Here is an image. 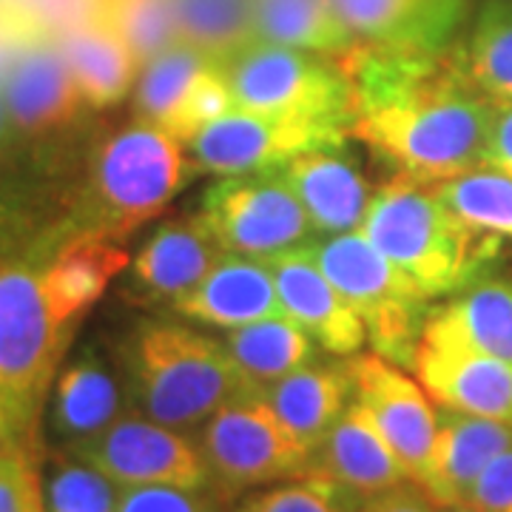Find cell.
<instances>
[{
	"label": "cell",
	"instance_id": "obj_9",
	"mask_svg": "<svg viewBox=\"0 0 512 512\" xmlns=\"http://www.w3.org/2000/svg\"><path fill=\"white\" fill-rule=\"evenodd\" d=\"M197 217L222 254L254 259L291 251L316 234L282 168L222 177L202 194Z\"/></svg>",
	"mask_w": 512,
	"mask_h": 512
},
{
	"label": "cell",
	"instance_id": "obj_27",
	"mask_svg": "<svg viewBox=\"0 0 512 512\" xmlns=\"http://www.w3.org/2000/svg\"><path fill=\"white\" fill-rule=\"evenodd\" d=\"M222 345L256 390L279 382L313 359V336L285 313L225 330Z\"/></svg>",
	"mask_w": 512,
	"mask_h": 512
},
{
	"label": "cell",
	"instance_id": "obj_14",
	"mask_svg": "<svg viewBox=\"0 0 512 512\" xmlns=\"http://www.w3.org/2000/svg\"><path fill=\"white\" fill-rule=\"evenodd\" d=\"M274 274L282 313L305 328L322 350L333 356H356L365 348L367 328L348 299L316 265L308 242L265 259Z\"/></svg>",
	"mask_w": 512,
	"mask_h": 512
},
{
	"label": "cell",
	"instance_id": "obj_40",
	"mask_svg": "<svg viewBox=\"0 0 512 512\" xmlns=\"http://www.w3.org/2000/svg\"><path fill=\"white\" fill-rule=\"evenodd\" d=\"M356 512H439V504L416 481H404L387 493L367 498Z\"/></svg>",
	"mask_w": 512,
	"mask_h": 512
},
{
	"label": "cell",
	"instance_id": "obj_34",
	"mask_svg": "<svg viewBox=\"0 0 512 512\" xmlns=\"http://www.w3.org/2000/svg\"><path fill=\"white\" fill-rule=\"evenodd\" d=\"M94 9L126 37L140 66L180 40L174 0H97Z\"/></svg>",
	"mask_w": 512,
	"mask_h": 512
},
{
	"label": "cell",
	"instance_id": "obj_8",
	"mask_svg": "<svg viewBox=\"0 0 512 512\" xmlns=\"http://www.w3.org/2000/svg\"><path fill=\"white\" fill-rule=\"evenodd\" d=\"M197 447L208 467V487L220 495L305 476L313 464L311 447L282 424L259 390L220 407L200 427Z\"/></svg>",
	"mask_w": 512,
	"mask_h": 512
},
{
	"label": "cell",
	"instance_id": "obj_23",
	"mask_svg": "<svg viewBox=\"0 0 512 512\" xmlns=\"http://www.w3.org/2000/svg\"><path fill=\"white\" fill-rule=\"evenodd\" d=\"M356 40L441 52L464 15V0H333Z\"/></svg>",
	"mask_w": 512,
	"mask_h": 512
},
{
	"label": "cell",
	"instance_id": "obj_2",
	"mask_svg": "<svg viewBox=\"0 0 512 512\" xmlns=\"http://www.w3.org/2000/svg\"><path fill=\"white\" fill-rule=\"evenodd\" d=\"M128 410L174 430H200L220 407L256 390L222 342L174 322H143L123 345Z\"/></svg>",
	"mask_w": 512,
	"mask_h": 512
},
{
	"label": "cell",
	"instance_id": "obj_24",
	"mask_svg": "<svg viewBox=\"0 0 512 512\" xmlns=\"http://www.w3.org/2000/svg\"><path fill=\"white\" fill-rule=\"evenodd\" d=\"M128 251L120 239L100 234H77L60 242L40 271L43 293L52 316L66 330L80 313H86L106 293L109 282L128 268Z\"/></svg>",
	"mask_w": 512,
	"mask_h": 512
},
{
	"label": "cell",
	"instance_id": "obj_6",
	"mask_svg": "<svg viewBox=\"0 0 512 512\" xmlns=\"http://www.w3.org/2000/svg\"><path fill=\"white\" fill-rule=\"evenodd\" d=\"M316 265L362 316L373 353L413 367L430 296L362 234H330L308 242Z\"/></svg>",
	"mask_w": 512,
	"mask_h": 512
},
{
	"label": "cell",
	"instance_id": "obj_7",
	"mask_svg": "<svg viewBox=\"0 0 512 512\" xmlns=\"http://www.w3.org/2000/svg\"><path fill=\"white\" fill-rule=\"evenodd\" d=\"M220 66L234 109L339 120L350 131V86L336 57L256 37Z\"/></svg>",
	"mask_w": 512,
	"mask_h": 512
},
{
	"label": "cell",
	"instance_id": "obj_19",
	"mask_svg": "<svg viewBox=\"0 0 512 512\" xmlns=\"http://www.w3.org/2000/svg\"><path fill=\"white\" fill-rule=\"evenodd\" d=\"M512 447V421L439 410V439L430 470L419 487L439 507L464 504L484 467Z\"/></svg>",
	"mask_w": 512,
	"mask_h": 512
},
{
	"label": "cell",
	"instance_id": "obj_26",
	"mask_svg": "<svg viewBox=\"0 0 512 512\" xmlns=\"http://www.w3.org/2000/svg\"><path fill=\"white\" fill-rule=\"evenodd\" d=\"M259 393L293 436L316 453L319 441L353 402V376L350 365L308 362Z\"/></svg>",
	"mask_w": 512,
	"mask_h": 512
},
{
	"label": "cell",
	"instance_id": "obj_16",
	"mask_svg": "<svg viewBox=\"0 0 512 512\" xmlns=\"http://www.w3.org/2000/svg\"><path fill=\"white\" fill-rule=\"evenodd\" d=\"M308 473L328 478L342 493L365 504L367 498L382 495L404 481H413L404 470L402 458L387 444L379 427L356 402L319 441Z\"/></svg>",
	"mask_w": 512,
	"mask_h": 512
},
{
	"label": "cell",
	"instance_id": "obj_36",
	"mask_svg": "<svg viewBox=\"0 0 512 512\" xmlns=\"http://www.w3.org/2000/svg\"><path fill=\"white\" fill-rule=\"evenodd\" d=\"M231 109H234V94L222 74V66L214 63L202 74H197V80L188 86L180 106L171 111L163 128L180 143H191L202 128L220 120L222 114H228Z\"/></svg>",
	"mask_w": 512,
	"mask_h": 512
},
{
	"label": "cell",
	"instance_id": "obj_22",
	"mask_svg": "<svg viewBox=\"0 0 512 512\" xmlns=\"http://www.w3.org/2000/svg\"><path fill=\"white\" fill-rule=\"evenodd\" d=\"M421 336L453 342L512 365V279L476 276L427 313Z\"/></svg>",
	"mask_w": 512,
	"mask_h": 512
},
{
	"label": "cell",
	"instance_id": "obj_37",
	"mask_svg": "<svg viewBox=\"0 0 512 512\" xmlns=\"http://www.w3.org/2000/svg\"><path fill=\"white\" fill-rule=\"evenodd\" d=\"M40 453L20 447L0 458V512H43Z\"/></svg>",
	"mask_w": 512,
	"mask_h": 512
},
{
	"label": "cell",
	"instance_id": "obj_4",
	"mask_svg": "<svg viewBox=\"0 0 512 512\" xmlns=\"http://www.w3.org/2000/svg\"><path fill=\"white\" fill-rule=\"evenodd\" d=\"M183 143L165 128L134 120L94 148L72 231L126 239L154 220L185 183Z\"/></svg>",
	"mask_w": 512,
	"mask_h": 512
},
{
	"label": "cell",
	"instance_id": "obj_5",
	"mask_svg": "<svg viewBox=\"0 0 512 512\" xmlns=\"http://www.w3.org/2000/svg\"><path fill=\"white\" fill-rule=\"evenodd\" d=\"M69 342L52 316L35 265L0 256V419L23 447H37V427Z\"/></svg>",
	"mask_w": 512,
	"mask_h": 512
},
{
	"label": "cell",
	"instance_id": "obj_38",
	"mask_svg": "<svg viewBox=\"0 0 512 512\" xmlns=\"http://www.w3.org/2000/svg\"><path fill=\"white\" fill-rule=\"evenodd\" d=\"M117 512H222V507L205 487L140 484L123 487Z\"/></svg>",
	"mask_w": 512,
	"mask_h": 512
},
{
	"label": "cell",
	"instance_id": "obj_41",
	"mask_svg": "<svg viewBox=\"0 0 512 512\" xmlns=\"http://www.w3.org/2000/svg\"><path fill=\"white\" fill-rule=\"evenodd\" d=\"M484 165L512 174V100H495L493 128L487 140Z\"/></svg>",
	"mask_w": 512,
	"mask_h": 512
},
{
	"label": "cell",
	"instance_id": "obj_33",
	"mask_svg": "<svg viewBox=\"0 0 512 512\" xmlns=\"http://www.w3.org/2000/svg\"><path fill=\"white\" fill-rule=\"evenodd\" d=\"M461 57L481 92L512 100V0L484 3Z\"/></svg>",
	"mask_w": 512,
	"mask_h": 512
},
{
	"label": "cell",
	"instance_id": "obj_39",
	"mask_svg": "<svg viewBox=\"0 0 512 512\" xmlns=\"http://www.w3.org/2000/svg\"><path fill=\"white\" fill-rule=\"evenodd\" d=\"M464 504L478 512H512V447L484 467Z\"/></svg>",
	"mask_w": 512,
	"mask_h": 512
},
{
	"label": "cell",
	"instance_id": "obj_25",
	"mask_svg": "<svg viewBox=\"0 0 512 512\" xmlns=\"http://www.w3.org/2000/svg\"><path fill=\"white\" fill-rule=\"evenodd\" d=\"M60 49L89 109H109L120 103L140 74V63L126 37L97 9L63 32Z\"/></svg>",
	"mask_w": 512,
	"mask_h": 512
},
{
	"label": "cell",
	"instance_id": "obj_10",
	"mask_svg": "<svg viewBox=\"0 0 512 512\" xmlns=\"http://www.w3.org/2000/svg\"><path fill=\"white\" fill-rule=\"evenodd\" d=\"M345 137L350 131L339 120L231 109L185 146L197 171L237 177L285 168L308 151L342 148Z\"/></svg>",
	"mask_w": 512,
	"mask_h": 512
},
{
	"label": "cell",
	"instance_id": "obj_42",
	"mask_svg": "<svg viewBox=\"0 0 512 512\" xmlns=\"http://www.w3.org/2000/svg\"><path fill=\"white\" fill-rule=\"evenodd\" d=\"M15 140H18V134H15V128H12L9 111H6V103H3V94H0V154L12 146Z\"/></svg>",
	"mask_w": 512,
	"mask_h": 512
},
{
	"label": "cell",
	"instance_id": "obj_3",
	"mask_svg": "<svg viewBox=\"0 0 512 512\" xmlns=\"http://www.w3.org/2000/svg\"><path fill=\"white\" fill-rule=\"evenodd\" d=\"M362 234L430 299L473 282L501 242L458 220L433 183L407 174H396L373 194Z\"/></svg>",
	"mask_w": 512,
	"mask_h": 512
},
{
	"label": "cell",
	"instance_id": "obj_13",
	"mask_svg": "<svg viewBox=\"0 0 512 512\" xmlns=\"http://www.w3.org/2000/svg\"><path fill=\"white\" fill-rule=\"evenodd\" d=\"M0 94L15 134L29 140L66 131L89 109L74 83L60 40H49L46 35L29 40L12 57Z\"/></svg>",
	"mask_w": 512,
	"mask_h": 512
},
{
	"label": "cell",
	"instance_id": "obj_15",
	"mask_svg": "<svg viewBox=\"0 0 512 512\" xmlns=\"http://www.w3.org/2000/svg\"><path fill=\"white\" fill-rule=\"evenodd\" d=\"M413 370L430 399L447 410L512 421V365L476 350L421 336Z\"/></svg>",
	"mask_w": 512,
	"mask_h": 512
},
{
	"label": "cell",
	"instance_id": "obj_18",
	"mask_svg": "<svg viewBox=\"0 0 512 512\" xmlns=\"http://www.w3.org/2000/svg\"><path fill=\"white\" fill-rule=\"evenodd\" d=\"M222 256L200 217L165 222L131 262V291L148 302H168L171 308L200 285Z\"/></svg>",
	"mask_w": 512,
	"mask_h": 512
},
{
	"label": "cell",
	"instance_id": "obj_11",
	"mask_svg": "<svg viewBox=\"0 0 512 512\" xmlns=\"http://www.w3.org/2000/svg\"><path fill=\"white\" fill-rule=\"evenodd\" d=\"M72 453L103 470L120 487H208V467L197 441L134 410H126L100 436L74 447Z\"/></svg>",
	"mask_w": 512,
	"mask_h": 512
},
{
	"label": "cell",
	"instance_id": "obj_32",
	"mask_svg": "<svg viewBox=\"0 0 512 512\" xmlns=\"http://www.w3.org/2000/svg\"><path fill=\"white\" fill-rule=\"evenodd\" d=\"M174 15L180 40L220 63L259 37L251 0H174Z\"/></svg>",
	"mask_w": 512,
	"mask_h": 512
},
{
	"label": "cell",
	"instance_id": "obj_43",
	"mask_svg": "<svg viewBox=\"0 0 512 512\" xmlns=\"http://www.w3.org/2000/svg\"><path fill=\"white\" fill-rule=\"evenodd\" d=\"M20 447H23V444L18 441V436L9 430V424H6V421L0 419V458H6L9 453L20 450ZM29 450H32V447H29ZM37 453H40V450H37Z\"/></svg>",
	"mask_w": 512,
	"mask_h": 512
},
{
	"label": "cell",
	"instance_id": "obj_35",
	"mask_svg": "<svg viewBox=\"0 0 512 512\" xmlns=\"http://www.w3.org/2000/svg\"><path fill=\"white\" fill-rule=\"evenodd\" d=\"M234 512H353V498L328 478L305 473L248 495Z\"/></svg>",
	"mask_w": 512,
	"mask_h": 512
},
{
	"label": "cell",
	"instance_id": "obj_28",
	"mask_svg": "<svg viewBox=\"0 0 512 512\" xmlns=\"http://www.w3.org/2000/svg\"><path fill=\"white\" fill-rule=\"evenodd\" d=\"M256 35L271 43L342 57L359 40L339 18L333 0H251Z\"/></svg>",
	"mask_w": 512,
	"mask_h": 512
},
{
	"label": "cell",
	"instance_id": "obj_44",
	"mask_svg": "<svg viewBox=\"0 0 512 512\" xmlns=\"http://www.w3.org/2000/svg\"><path fill=\"white\" fill-rule=\"evenodd\" d=\"M439 512H478L476 507L470 504H447V507H439Z\"/></svg>",
	"mask_w": 512,
	"mask_h": 512
},
{
	"label": "cell",
	"instance_id": "obj_30",
	"mask_svg": "<svg viewBox=\"0 0 512 512\" xmlns=\"http://www.w3.org/2000/svg\"><path fill=\"white\" fill-rule=\"evenodd\" d=\"M444 205L481 234L512 239V174L476 165L458 177L433 183Z\"/></svg>",
	"mask_w": 512,
	"mask_h": 512
},
{
	"label": "cell",
	"instance_id": "obj_1",
	"mask_svg": "<svg viewBox=\"0 0 512 512\" xmlns=\"http://www.w3.org/2000/svg\"><path fill=\"white\" fill-rule=\"evenodd\" d=\"M350 86V137L421 183L484 165L495 100L467 74L464 57L353 46L342 55Z\"/></svg>",
	"mask_w": 512,
	"mask_h": 512
},
{
	"label": "cell",
	"instance_id": "obj_29",
	"mask_svg": "<svg viewBox=\"0 0 512 512\" xmlns=\"http://www.w3.org/2000/svg\"><path fill=\"white\" fill-rule=\"evenodd\" d=\"M43 512H117L123 487L86 458L57 447L40 453Z\"/></svg>",
	"mask_w": 512,
	"mask_h": 512
},
{
	"label": "cell",
	"instance_id": "obj_20",
	"mask_svg": "<svg viewBox=\"0 0 512 512\" xmlns=\"http://www.w3.org/2000/svg\"><path fill=\"white\" fill-rule=\"evenodd\" d=\"M282 174L305 205L316 234L362 231L373 191L359 165L342 157V148L308 151L285 165Z\"/></svg>",
	"mask_w": 512,
	"mask_h": 512
},
{
	"label": "cell",
	"instance_id": "obj_12",
	"mask_svg": "<svg viewBox=\"0 0 512 512\" xmlns=\"http://www.w3.org/2000/svg\"><path fill=\"white\" fill-rule=\"evenodd\" d=\"M353 376V402L379 427L387 444L402 458L404 470L421 484L439 439V410L427 390L416 384L404 367L387 362L379 353H365L348 362Z\"/></svg>",
	"mask_w": 512,
	"mask_h": 512
},
{
	"label": "cell",
	"instance_id": "obj_21",
	"mask_svg": "<svg viewBox=\"0 0 512 512\" xmlns=\"http://www.w3.org/2000/svg\"><path fill=\"white\" fill-rule=\"evenodd\" d=\"M174 311L222 330L242 328L282 313L276 282L265 259L222 254L194 291Z\"/></svg>",
	"mask_w": 512,
	"mask_h": 512
},
{
	"label": "cell",
	"instance_id": "obj_31",
	"mask_svg": "<svg viewBox=\"0 0 512 512\" xmlns=\"http://www.w3.org/2000/svg\"><path fill=\"white\" fill-rule=\"evenodd\" d=\"M214 63H220V60L205 55L202 49L185 43V40H177L165 52L151 57L148 63L140 66L137 86H134L137 120L163 128L165 120L171 117V111L180 106L188 86L197 80V74H202Z\"/></svg>",
	"mask_w": 512,
	"mask_h": 512
},
{
	"label": "cell",
	"instance_id": "obj_17",
	"mask_svg": "<svg viewBox=\"0 0 512 512\" xmlns=\"http://www.w3.org/2000/svg\"><path fill=\"white\" fill-rule=\"evenodd\" d=\"M49 433L57 447L74 450L128 410L123 376L97 353L83 350L66 367H60L49 390Z\"/></svg>",
	"mask_w": 512,
	"mask_h": 512
}]
</instances>
